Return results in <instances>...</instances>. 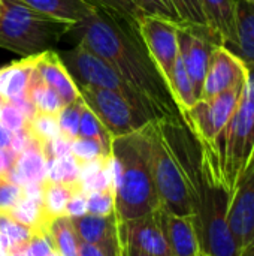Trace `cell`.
<instances>
[{"label": "cell", "mask_w": 254, "mask_h": 256, "mask_svg": "<svg viewBox=\"0 0 254 256\" xmlns=\"http://www.w3.org/2000/svg\"><path fill=\"white\" fill-rule=\"evenodd\" d=\"M183 26L210 28L199 0H171Z\"/></svg>", "instance_id": "1f68e13d"}, {"label": "cell", "mask_w": 254, "mask_h": 256, "mask_svg": "<svg viewBox=\"0 0 254 256\" xmlns=\"http://www.w3.org/2000/svg\"><path fill=\"white\" fill-rule=\"evenodd\" d=\"M0 232L9 238L10 252H19L33 236V231L28 226L12 219L6 212H0Z\"/></svg>", "instance_id": "4dcf8cb0"}, {"label": "cell", "mask_w": 254, "mask_h": 256, "mask_svg": "<svg viewBox=\"0 0 254 256\" xmlns=\"http://www.w3.org/2000/svg\"><path fill=\"white\" fill-rule=\"evenodd\" d=\"M79 168V162L72 154H66L57 159H48L45 165V180L63 184H78Z\"/></svg>", "instance_id": "484cf974"}, {"label": "cell", "mask_w": 254, "mask_h": 256, "mask_svg": "<svg viewBox=\"0 0 254 256\" xmlns=\"http://www.w3.org/2000/svg\"><path fill=\"white\" fill-rule=\"evenodd\" d=\"M72 224L79 242L102 248L108 256H120L118 220L115 212L108 216L87 213L81 218H72Z\"/></svg>", "instance_id": "4fadbf2b"}, {"label": "cell", "mask_w": 254, "mask_h": 256, "mask_svg": "<svg viewBox=\"0 0 254 256\" xmlns=\"http://www.w3.org/2000/svg\"><path fill=\"white\" fill-rule=\"evenodd\" d=\"M72 26L40 14L19 0L0 2V48L22 57L49 51Z\"/></svg>", "instance_id": "277c9868"}, {"label": "cell", "mask_w": 254, "mask_h": 256, "mask_svg": "<svg viewBox=\"0 0 254 256\" xmlns=\"http://www.w3.org/2000/svg\"><path fill=\"white\" fill-rule=\"evenodd\" d=\"M76 87L85 105L97 116L112 138L136 132L151 122L147 116L133 108L121 94L112 90L78 84Z\"/></svg>", "instance_id": "52a82bcc"}, {"label": "cell", "mask_w": 254, "mask_h": 256, "mask_svg": "<svg viewBox=\"0 0 254 256\" xmlns=\"http://www.w3.org/2000/svg\"><path fill=\"white\" fill-rule=\"evenodd\" d=\"M144 8L147 15H156V16H162L165 20H169L178 26H183L174 4L171 0H142Z\"/></svg>", "instance_id": "8d00e7d4"}, {"label": "cell", "mask_w": 254, "mask_h": 256, "mask_svg": "<svg viewBox=\"0 0 254 256\" xmlns=\"http://www.w3.org/2000/svg\"><path fill=\"white\" fill-rule=\"evenodd\" d=\"M13 160H15V156L10 150L0 148V178L7 176L9 170L13 165Z\"/></svg>", "instance_id": "b9f144b4"}, {"label": "cell", "mask_w": 254, "mask_h": 256, "mask_svg": "<svg viewBox=\"0 0 254 256\" xmlns=\"http://www.w3.org/2000/svg\"><path fill=\"white\" fill-rule=\"evenodd\" d=\"M198 256H211V255H208V254H204V252H199V254H198Z\"/></svg>", "instance_id": "681fc988"}, {"label": "cell", "mask_w": 254, "mask_h": 256, "mask_svg": "<svg viewBox=\"0 0 254 256\" xmlns=\"http://www.w3.org/2000/svg\"><path fill=\"white\" fill-rule=\"evenodd\" d=\"M9 256H22V255H21L19 252H10V254H9Z\"/></svg>", "instance_id": "c3c4849f"}, {"label": "cell", "mask_w": 254, "mask_h": 256, "mask_svg": "<svg viewBox=\"0 0 254 256\" xmlns=\"http://www.w3.org/2000/svg\"><path fill=\"white\" fill-rule=\"evenodd\" d=\"M27 130L30 134V136L40 146L60 136V128H58V120L57 116H51V114H45V112H34V116L27 122Z\"/></svg>", "instance_id": "4316f807"}, {"label": "cell", "mask_w": 254, "mask_h": 256, "mask_svg": "<svg viewBox=\"0 0 254 256\" xmlns=\"http://www.w3.org/2000/svg\"><path fill=\"white\" fill-rule=\"evenodd\" d=\"M243 88L244 86L231 88L213 98L198 99L196 104L181 116L183 122L198 141L202 156L213 150L216 140L235 112Z\"/></svg>", "instance_id": "8992f818"}, {"label": "cell", "mask_w": 254, "mask_h": 256, "mask_svg": "<svg viewBox=\"0 0 254 256\" xmlns=\"http://www.w3.org/2000/svg\"><path fill=\"white\" fill-rule=\"evenodd\" d=\"M246 2H250V3H254V0H246Z\"/></svg>", "instance_id": "f907efd6"}, {"label": "cell", "mask_w": 254, "mask_h": 256, "mask_svg": "<svg viewBox=\"0 0 254 256\" xmlns=\"http://www.w3.org/2000/svg\"><path fill=\"white\" fill-rule=\"evenodd\" d=\"M111 166L115 194L114 212L118 222L139 219L160 208L145 126L129 135L112 138Z\"/></svg>", "instance_id": "7a4b0ae2"}, {"label": "cell", "mask_w": 254, "mask_h": 256, "mask_svg": "<svg viewBox=\"0 0 254 256\" xmlns=\"http://www.w3.org/2000/svg\"><path fill=\"white\" fill-rule=\"evenodd\" d=\"M84 106H85V102L82 100L79 94V98L75 102L64 105L57 116L61 135L70 141L79 136V120H81V112Z\"/></svg>", "instance_id": "f546056e"}, {"label": "cell", "mask_w": 254, "mask_h": 256, "mask_svg": "<svg viewBox=\"0 0 254 256\" xmlns=\"http://www.w3.org/2000/svg\"><path fill=\"white\" fill-rule=\"evenodd\" d=\"M0 2H1V0H0Z\"/></svg>", "instance_id": "db71d44e"}, {"label": "cell", "mask_w": 254, "mask_h": 256, "mask_svg": "<svg viewBox=\"0 0 254 256\" xmlns=\"http://www.w3.org/2000/svg\"><path fill=\"white\" fill-rule=\"evenodd\" d=\"M79 136L81 138H90L99 141L108 153H111V142L112 136L108 134V130L103 128L97 116L85 105L81 112V120H79Z\"/></svg>", "instance_id": "f1b7e54d"}, {"label": "cell", "mask_w": 254, "mask_h": 256, "mask_svg": "<svg viewBox=\"0 0 254 256\" xmlns=\"http://www.w3.org/2000/svg\"><path fill=\"white\" fill-rule=\"evenodd\" d=\"M178 54L193 82L196 98L202 94L204 80L208 69L211 51L216 45H222L219 38L205 27L178 26Z\"/></svg>", "instance_id": "9c48e42d"}, {"label": "cell", "mask_w": 254, "mask_h": 256, "mask_svg": "<svg viewBox=\"0 0 254 256\" xmlns=\"http://www.w3.org/2000/svg\"><path fill=\"white\" fill-rule=\"evenodd\" d=\"M159 220L172 256H196L201 252L193 216H177L159 208Z\"/></svg>", "instance_id": "5bb4252c"}, {"label": "cell", "mask_w": 254, "mask_h": 256, "mask_svg": "<svg viewBox=\"0 0 254 256\" xmlns=\"http://www.w3.org/2000/svg\"><path fill=\"white\" fill-rule=\"evenodd\" d=\"M66 214L69 218H81L87 214V194L82 190H78L67 202Z\"/></svg>", "instance_id": "ab89813d"}, {"label": "cell", "mask_w": 254, "mask_h": 256, "mask_svg": "<svg viewBox=\"0 0 254 256\" xmlns=\"http://www.w3.org/2000/svg\"><path fill=\"white\" fill-rule=\"evenodd\" d=\"M37 56L24 57L22 60L12 62L0 69V98L1 100H15L27 94L31 74Z\"/></svg>", "instance_id": "d6986e66"}, {"label": "cell", "mask_w": 254, "mask_h": 256, "mask_svg": "<svg viewBox=\"0 0 254 256\" xmlns=\"http://www.w3.org/2000/svg\"><path fill=\"white\" fill-rule=\"evenodd\" d=\"M196 256H198V255H196Z\"/></svg>", "instance_id": "11a10c76"}, {"label": "cell", "mask_w": 254, "mask_h": 256, "mask_svg": "<svg viewBox=\"0 0 254 256\" xmlns=\"http://www.w3.org/2000/svg\"><path fill=\"white\" fill-rule=\"evenodd\" d=\"M253 72H254V69H253Z\"/></svg>", "instance_id": "f5cc1de1"}, {"label": "cell", "mask_w": 254, "mask_h": 256, "mask_svg": "<svg viewBox=\"0 0 254 256\" xmlns=\"http://www.w3.org/2000/svg\"><path fill=\"white\" fill-rule=\"evenodd\" d=\"M94 9L115 12L133 22H138L147 15L142 0H82Z\"/></svg>", "instance_id": "83f0119b"}, {"label": "cell", "mask_w": 254, "mask_h": 256, "mask_svg": "<svg viewBox=\"0 0 254 256\" xmlns=\"http://www.w3.org/2000/svg\"><path fill=\"white\" fill-rule=\"evenodd\" d=\"M240 256H254V240L240 250Z\"/></svg>", "instance_id": "bcb514c9"}, {"label": "cell", "mask_w": 254, "mask_h": 256, "mask_svg": "<svg viewBox=\"0 0 254 256\" xmlns=\"http://www.w3.org/2000/svg\"><path fill=\"white\" fill-rule=\"evenodd\" d=\"M115 210L114 190H100L87 194V213L94 216H108Z\"/></svg>", "instance_id": "e575fe53"}, {"label": "cell", "mask_w": 254, "mask_h": 256, "mask_svg": "<svg viewBox=\"0 0 254 256\" xmlns=\"http://www.w3.org/2000/svg\"><path fill=\"white\" fill-rule=\"evenodd\" d=\"M249 78V69L225 45H216L211 51L202 94L199 99L213 98L223 92L244 86Z\"/></svg>", "instance_id": "30bf717a"}, {"label": "cell", "mask_w": 254, "mask_h": 256, "mask_svg": "<svg viewBox=\"0 0 254 256\" xmlns=\"http://www.w3.org/2000/svg\"><path fill=\"white\" fill-rule=\"evenodd\" d=\"M120 256H153V255H147V254L138 252V250H135V249L126 248V246H120Z\"/></svg>", "instance_id": "f6af8a7d"}, {"label": "cell", "mask_w": 254, "mask_h": 256, "mask_svg": "<svg viewBox=\"0 0 254 256\" xmlns=\"http://www.w3.org/2000/svg\"><path fill=\"white\" fill-rule=\"evenodd\" d=\"M0 104H1V98H0Z\"/></svg>", "instance_id": "816d5d0a"}, {"label": "cell", "mask_w": 254, "mask_h": 256, "mask_svg": "<svg viewBox=\"0 0 254 256\" xmlns=\"http://www.w3.org/2000/svg\"><path fill=\"white\" fill-rule=\"evenodd\" d=\"M210 30L222 45L232 50L235 45V0H199Z\"/></svg>", "instance_id": "e0dca14e"}, {"label": "cell", "mask_w": 254, "mask_h": 256, "mask_svg": "<svg viewBox=\"0 0 254 256\" xmlns=\"http://www.w3.org/2000/svg\"><path fill=\"white\" fill-rule=\"evenodd\" d=\"M79 40L108 62L115 72L153 108L159 120L181 117L171 92L151 60L138 22L115 12L96 9L72 26Z\"/></svg>", "instance_id": "6da1fadb"}, {"label": "cell", "mask_w": 254, "mask_h": 256, "mask_svg": "<svg viewBox=\"0 0 254 256\" xmlns=\"http://www.w3.org/2000/svg\"><path fill=\"white\" fill-rule=\"evenodd\" d=\"M78 256H108V254L96 244H88V243L79 242Z\"/></svg>", "instance_id": "7bdbcfd3"}, {"label": "cell", "mask_w": 254, "mask_h": 256, "mask_svg": "<svg viewBox=\"0 0 254 256\" xmlns=\"http://www.w3.org/2000/svg\"><path fill=\"white\" fill-rule=\"evenodd\" d=\"M70 154L79 164H84V162H90L103 156H109L111 153H108L99 141L78 136L70 144Z\"/></svg>", "instance_id": "d6a6232c"}, {"label": "cell", "mask_w": 254, "mask_h": 256, "mask_svg": "<svg viewBox=\"0 0 254 256\" xmlns=\"http://www.w3.org/2000/svg\"><path fill=\"white\" fill-rule=\"evenodd\" d=\"M49 236L58 255L78 256L79 238L72 224V218L64 214L52 219L49 224Z\"/></svg>", "instance_id": "cb8c5ba5"}, {"label": "cell", "mask_w": 254, "mask_h": 256, "mask_svg": "<svg viewBox=\"0 0 254 256\" xmlns=\"http://www.w3.org/2000/svg\"><path fill=\"white\" fill-rule=\"evenodd\" d=\"M202 166L213 183L229 196L254 166V72L249 70L240 104L220 132L213 150L202 156Z\"/></svg>", "instance_id": "3957f363"}, {"label": "cell", "mask_w": 254, "mask_h": 256, "mask_svg": "<svg viewBox=\"0 0 254 256\" xmlns=\"http://www.w3.org/2000/svg\"><path fill=\"white\" fill-rule=\"evenodd\" d=\"M58 56L78 86L112 90L121 94L133 108L147 116L151 122L159 120L153 108L115 72V69L81 40L73 50Z\"/></svg>", "instance_id": "5b68a950"}, {"label": "cell", "mask_w": 254, "mask_h": 256, "mask_svg": "<svg viewBox=\"0 0 254 256\" xmlns=\"http://www.w3.org/2000/svg\"><path fill=\"white\" fill-rule=\"evenodd\" d=\"M7 213L10 214L12 219L28 226L33 232H37V231L49 232V224L51 222L46 219L45 212H43V206L40 201L22 196Z\"/></svg>", "instance_id": "603a6c76"}, {"label": "cell", "mask_w": 254, "mask_h": 256, "mask_svg": "<svg viewBox=\"0 0 254 256\" xmlns=\"http://www.w3.org/2000/svg\"><path fill=\"white\" fill-rule=\"evenodd\" d=\"M169 92L171 96L180 111V114L183 116L186 111H189L198 100L196 93H195V87L193 82L183 64V60L178 54L177 62L174 64L172 69V75H171V81H169Z\"/></svg>", "instance_id": "44dd1931"}, {"label": "cell", "mask_w": 254, "mask_h": 256, "mask_svg": "<svg viewBox=\"0 0 254 256\" xmlns=\"http://www.w3.org/2000/svg\"><path fill=\"white\" fill-rule=\"evenodd\" d=\"M81 190L79 183L78 184H63V183H52L48 180H43V212L46 219L51 222L52 219L58 216L66 214V207L69 200Z\"/></svg>", "instance_id": "7402d4cb"}, {"label": "cell", "mask_w": 254, "mask_h": 256, "mask_svg": "<svg viewBox=\"0 0 254 256\" xmlns=\"http://www.w3.org/2000/svg\"><path fill=\"white\" fill-rule=\"evenodd\" d=\"M22 256H60L55 250L52 238L46 231L33 232L27 244L19 250Z\"/></svg>", "instance_id": "836d02e7"}, {"label": "cell", "mask_w": 254, "mask_h": 256, "mask_svg": "<svg viewBox=\"0 0 254 256\" xmlns=\"http://www.w3.org/2000/svg\"><path fill=\"white\" fill-rule=\"evenodd\" d=\"M249 70L254 69V3L235 0V45L231 50Z\"/></svg>", "instance_id": "2e32d148"}, {"label": "cell", "mask_w": 254, "mask_h": 256, "mask_svg": "<svg viewBox=\"0 0 254 256\" xmlns=\"http://www.w3.org/2000/svg\"><path fill=\"white\" fill-rule=\"evenodd\" d=\"M27 96L31 100V104H33V106H34V110L37 112L58 116V112L64 106L61 99L58 98V94L37 76L34 69H33V74H31Z\"/></svg>", "instance_id": "d4e9b609"}, {"label": "cell", "mask_w": 254, "mask_h": 256, "mask_svg": "<svg viewBox=\"0 0 254 256\" xmlns=\"http://www.w3.org/2000/svg\"><path fill=\"white\" fill-rule=\"evenodd\" d=\"M22 188L9 182L6 177L0 178V212H9L21 198H22Z\"/></svg>", "instance_id": "74e56055"}, {"label": "cell", "mask_w": 254, "mask_h": 256, "mask_svg": "<svg viewBox=\"0 0 254 256\" xmlns=\"http://www.w3.org/2000/svg\"><path fill=\"white\" fill-rule=\"evenodd\" d=\"M28 8L52 16L55 20H61L70 24H76L93 14L96 9L82 0H19Z\"/></svg>", "instance_id": "ffe728a7"}, {"label": "cell", "mask_w": 254, "mask_h": 256, "mask_svg": "<svg viewBox=\"0 0 254 256\" xmlns=\"http://www.w3.org/2000/svg\"><path fill=\"white\" fill-rule=\"evenodd\" d=\"M70 144L72 141L67 140L66 136L60 135L48 142H45L42 146V153L45 156V159H57V158H63L66 154H70Z\"/></svg>", "instance_id": "f35d334b"}, {"label": "cell", "mask_w": 254, "mask_h": 256, "mask_svg": "<svg viewBox=\"0 0 254 256\" xmlns=\"http://www.w3.org/2000/svg\"><path fill=\"white\" fill-rule=\"evenodd\" d=\"M45 165L46 159L42 153V148L31 138L28 147L15 158L6 178L21 188L30 183H40L45 180Z\"/></svg>", "instance_id": "ac0fdd59"}, {"label": "cell", "mask_w": 254, "mask_h": 256, "mask_svg": "<svg viewBox=\"0 0 254 256\" xmlns=\"http://www.w3.org/2000/svg\"><path fill=\"white\" fill-rule=\"evenodd\" d=\"M228 222L241 250L254 240V166L229 200Z\"/></svg>", "instance_id": "7c38bea8"}, {"label": "cell", "mask_w": 254, "mask_h": 256, "mask_svg": "<svg viewBox=\"0 0 254 256\" xmlns=\"http://www.w3.org/2000/svg\"><path fill=\"white\" fill-rule=\"evenodd\" d=\"M0 256H9V252H7V250H4V249H1V248H0Z\"/></svg>", "instance_id": "7dc6e473"}, {"label": "cell", "mask_w": 254, "mask_h": 256, "mask_svg": "<svg viewBox=\"0 0 254 256\" xmlns=\"http://www.w3.org/2000/svg\"><path fill=\"white\" fill-rule=\"evenodd\" d=\"M10 141H12V132L0 124V148L9 150Z\"/></svg>", "instance_id": "ee69618b"}, {"label": "cell", "mask_w": 254, "mask_h": 256, "mask_svg": "<svg viewBox=\"0 0 254 256\" xmlns=\"http://www.w3.org/2000/svg\"><path fill=\"white\" fill-rule=\"evenodd\" d=\"M157 210L139 219L118 222L120 246H126L147 255L172 256L160 226Z\"/></svg>", "instance_id": "8fae6325"}, {"label": "cell", "mask_w": 254, "mask_h": 256, "mask_svg": "<svg viewBox=\"0 0 254 256\" xmlns=\"http://www.w3.org/2000/svg\"><path fill=\"white\" fill-rule=\"evenodd\" d=\"M30 142H31V136H30L27 128L19 129V130H15V132H12V141H10L9 150H10V152L13 153V156L16 158L19 153H22V152L28 147Z\"/></svg>", "instance_id": "60d3db41"}, {"label": "cell", "mask_w": 254, "mask_h": 256, "mask_svg": "<svg viewBox=\"0 0 254 256\" xmlns=\"http://www.w3.org/2000/svg\"><path fill=\"white\" fill-rule=\"evenodd\" d=\"M138 27L151 60L166 86H169L172 69L178 57V24L162 16L145 15L138 21Z\"/></svg>", "instance_id": "ba28073f"}, {"label": "cell", "mask_w": 254, "mask_h": 256, "mask_svg": "<svg viewBox=\"0 0 254 256\" xmlns=\"http://www.w3.org/2000/svg\"><path fill=\"white\" fill-rule=\"evenodd\" d=\"M0 124L10 132L24 129L27 126V118L21 112V110L9 102V100H1L0 104Z\"/></svg>", "instance_id": "d590c367"}, {"label": "cell", "mask_w": 254, "mask_h": 256, "mask_svg": "<svg viewBox=\"0 0 254 256\" xmlns=\"http://www.w3.org/2000/svg\"><path fill=\"white\" fill-rule=\"evenodd\" d=\"M34 72L46 86H49L58 94L63 105H69L79 98V90L75 80L63 64L60 56L52 50L37 56Z\"/></svg>", "instance_id": "9a60e30c"}]
</instances>
